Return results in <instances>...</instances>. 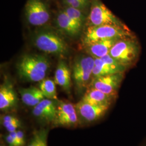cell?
<instances>
[{
	"label": "cell",
	"mask_w": 146,
	"mask_h": 146,
	"mask_svg": "<svg viewBox=\"0 0 146 146\" xmlns=\"http://www.w3.org/2000/svg\"><path fill=\"white\" fill-rule=\"evenodd\" d=\"M50 62L47 56L38 54L22 56L17 64L19 76L28 82H40L47 75Z\"/></svg>",
	"instance_id": "obj_1"
},
{
	"label": "cell",
	"mask_w": 146,
	"mask_h": 146,
	"mask_svg": "<svg viewBox=\"0 0 146 146\" xmlns=\"http://www.w3.org/2000/svg\"><path fill=\"white\" fill-rule=\"evenodd\" d=\"M34 45L43 52L64 56L69 52L68 44L56 33L50 30H41L35 33Z\"/></svg>",
	"instance_id": "obj_2"
},
{
	"label": "cell",
	"mask_w": 146,
	"mask_h": 146,
	"mask_svg": "<svg viewBox=\"0 0 146 146\" xmlns=\"http://www.w3.org/2000/svg\"><path fill=\"white\" fill-rule=\"evenodd\" d=\"M133 35L127 27L111 25L88 27L84 34V46L93 42L110 39H122L133 37Z\"/></svg>",
	"instance_id": "obj_3"
},
{
	"label": "cell",
	"mask_w": 146,
	"mask_h": 146,
	"mask_svg": "<svg viewBox=\"0 0 146 146\" xmlns=\"http://www.w3.org/2000/svg\"><path fill=\"white\" fill-rule=\"evenodd\" d=\"M140 51L139 43L133 37L119 40L111 48L109 54L117 62L128 68L137 61Z\"/></svg>",
	"instance_id": "obj_4"
},
{
	"label": "cell",
	"mask_w": 146,
	"mask_h": 146,
	"mask_svg": "<svg viewBox=\"0 0 146 146\" xmlns=\"http://www.w3.org/2000/svg\"><path fill=\"white\" fill-rule=\"evenodd\" d=\"M95 66L93 56H81L75 60L73 68V78L75 88L79 92L88 89L92 80Z\"/></svg>",
	"instance_id": "obj_5"
},
{
	"label": "cell",
	"mask_w": 146,
	"mask_h": 146,
	"mask_svg": "<svg viewBox=\"0 0 146 146\" xmlns=\"http://www.w3.org/2000/svg\"><path fill=\"white\" fill-rule=\"evenodd\" d=\"M87 25L89 27L104 25L126 27L100 0H92Z\"/></svg>",
	"instance_id": "obj_6"
},
{
	"label": "cell",
	"mask_w": 146,
	"mask_h": 146,
	"mask_svg": "<svg viewBox=\"0 0 146 146\" xmlns=\"http://www.w3.org/2000/svg\"><path fill=\"white\" fill-rule=\"evenodd\" d=\"M25 11L27 20L32 26H43L50 17L48 7L42 0H28Z\"/></svg>",
	"instance_id": "obj_7"
},
{
	"label": "cell",
	"mask_w": 146,
	"mask_h": 146,
	"mask_svg": "<svg viewBox=\"0 0 146 146\" xmlns=\"http://www.w3.org/2000/svg\"><path fill=\"white\" fill-rule=\"evenodd\" d=\"M123 78L124 73L96 77L92 80L88 88H94L105 94L116 96Z\"/></svg>",
	"instance_id": "obj_8"
},
{
	"label": "cell",
	"mask_w": 146,
	"mask_h": 146,
	"mask_svg": "<svg viewBox=\"0 0 146 146\" xmlns=\"http://www.w3.org/2000/svg\"><path fill=\"white\" fill-rule=\"evenodd\" d=\"M79 120L85 123H91L102 117L109 107L91 104L81 100L75 105Z\"/></svg>",
	"instance_id": "obj_9"
},
{
	"label": "cell",
	"mask_w": 146,
	"mask_h": 146,
	"mask_svg": "<svg viewBox=\"0 0 146 146\" xmlns=\"http://www.w3.org/2000/svg\"><path fill=\"white\" fill-rule=\"evenodd\" d=\"M32 113L37 119L53 124L57 114V102L54 100L44 99L34 107Z\"/></svg>",
	"instance_id": "obj_10"
},
{
	"label": "cell",
	"mask_w": 146,
	"mask_h": 146,
	"mask_svg": "<svg viewBox=\"0 0 146 146\" xmlns=\"http://www.w3.org/2000/svg\"><path fill=\"white\" fill-rule=\"evenodd\" d=\"M17 96L12 84L5 81L0 87L1 110L8 111L13 110L17 107Z\"/></svg>",
	"instance_id": "obj_11"
},
{
	"label": "cell",
	"mask_w": 146,
	"mask_h": 146,
	"mask_svg": "<svg viewBox=\"0 0 146 146\" xmlns=\"http://www.w3.org/2000/svg\"><path fill=\"white\" fill-rule=\"evenodd\" d=\"M94 66L92 79L96 77L117 73H124L127 67L116 61L113 63L104 62L100 58H94Z\"/></svg>",
	"instance_id": "obj_12"
},
{
	"label": "cell",
	"mask_w": 146,
	"mask_h": 146,
	"mask_svg": "<svg viewBox=\"0 0 146 146\" xmlns=\"http://www.w3.org/2000/svg\"><path fill=\"white\" fill-rule=\"evenodd\" d=\"M115 98L114 96L105 94L99 90L89 87L81 100L89 104L110 107Z\"/></svg>",
	"instance_id": "obj_13"
},
{
	"label": "cell",
	"mask_w": 146,
	"mask_h": 146,
	"mask_svg": "<svg viewBox=\"0 0 146 146\" xmlns=\"http://www.w3.org/2000/svg\"><path fill=\"white\" fill-rule=\"evenodd\" d=\"M118 39H110L93 42L84 45L85 50L94 58H101L109 54Z\"/></svg>",
	"instance_id": "obj_14"
},
{
	"label": "cell",
	"mask_w": 146,
	"mask_h": 146,
	"mask_svg": "<svg viewBox=\"0 0 146 146\" xmlns=\"http://www.w3.org/2000/svg\"><path fill=\"white\" fill-rule=\"evenodd\" d=\"M54 81L67 93L70 92L72 86L71 72L68 65L64 61L61 60L58 63Z\"/></svg>",
	"instance_id": "obj_15"
},
{
	"label": "cell",
	"mask_w": 146,
	"mask_h": 146,
	"mask_svg": "<svg viewBox=\"0 0 146 146\" xmlns=\"http://www.w3.org/2000/svg\"><path fill=\"white\" fill-rule=\"evenodd\" d=\"M56 21L58 27L70 36L78 35L82 27L70 18L63 11L58 14Z\"/></svg>",
	"instance_id": "obj_16"
},
{
	"label": "cell",
	"mask_w": 146,
	"mask_h": 146,
	"mask_svg": "<svg viewBox=\"0 0 146 146\" xmlns=\"http://www.w3.org/2000/svg\"><path fill=\"white\" fill-rule=\"evenodd\" d=\"M19 93L22 102L31 107H35L45 99V96L40 89L34 86L27 88L20 89Z\"/></svg>",
	"instance_id": "obj_17"
},
{
	"label": "cell",
	"mask_w": 146,
	"mask_h": 146,
	"mask_svg": "<svg viewBox=\"0 0 146 146\" xmlns=\"http://www.w3.org/2000/svg\"><path fill=\"white\" fill-rule=\"evenodd\" d=\"M39 88L46 99L57 100L56 83L51 79L44 78L40 82Z\"/></svg>",
	"instance_id": "obj_18"
},
{
	"label": "cell",
	"mask_w": 146,
	"mask_h": 146,
	"mask_svg": "<svg viewBox=\"0 0 146 146\" xmlns=\"http://www.w3.org/2000/svg\"><path fill=\"white\" fill-rule=\"evenodd\" d=\"M48 130L41 128L35 131L27 146H47Z\"/></svg>",
	"instance_id": "obj_19"
},
{
	"label": "cell",
	"mask_w": 146,
	"mask_h": 146,
	"mask_svg": "<svg viewBox=\"0 0 146 146\" xmlns=\"http://www.w3.org/2000/svg\"><path fill=\"white\" fill-rule=\"evenodd\" d=\"M78 121L79 119L76 111L70 114L56 118L53 124L58 126L72 127L77 125Z\"/></svg>",
	"instance_id": "obj_20"
},
{
	"label": "cell",
	"mask_w": 146,
	"mask_h": 146,
	"mask_svg": "<svg viewBox=\"0 0 146 146\" xmlns=\"http://www.w3.org/2000/svg\"><path fill=\"white\" fill-rule=\"evenodd\" d=\"M63 11L74 21H75L82 26H83L85 20V16L82 11L69 6H66Z\"/></svg>",
	"instance_id": "obj_21"
},
{
	"label": "cell",
	"mask_w": 146,
	"mask_h": 146,
	"mask_svg": "<svg viewBox=\"0 0 146 146\" xmlns=\"http://www.w3.org/2000/svg\"><path fill=\"white\" fill-rule=\"evenodd\" d=\"M92 0H63V2L66 6L71 7L81 11L86 9Z\"/></svg>",
	"instance_id": "obj_22"
},
{
	"label": "cell",
	"mask_w": 146,
	"mask_h": 146,
	"mask_svg": "<svg viewBox=\"0 0 146 146\" xmlns=\"http://www.w3.org/2000/svg\"><path fill=\"white\" fill-rule=\"evenodd\" d=\"M21 124L20 122V121H18L15 122H13L11 125H8L5 128L6 130L8 131L9 133L11 132V131H17L19 128H20Z\"/></svg>",
	"instance_id": "obj_23"
},
{
	"label": "cell",
	"mask_w": 146,
	"mask_h": 146,
	"mask_svg": "<svg viewBox=\"0 0 146 146\" xmlns=\"http://www.w3.org/2000/svg\"><path fill=\"white\" fill-rule=\"evenodd\" d=\"M17 133V140L20 146H23L25 145V134L22 131L17 130L16 131Z\"/></svg>",
	"instance_id": "obj_24"
},
{
	"label": "cell",
	"mask_w": 146,
	"mask_h": 146,
	"mask_svg": "<svg viewBox=\"0 0 146 146\" xmlns=\"http://www.w3.org/2000/svg\"><path fill=\"white\" fill-rule=\"evenodd\" d=\"M5 139L6 142L9 146H19L17 141L9 134L5 136Z\"/></svg>",
	"instance_id": "obj_25"
},
{
	"label": "cell",
	"mask_w": 146,
	"mask_h": 146,
	"mask_svg": "<svg viewBox=\"0 0 146 146\" xmlns=\"http://www.w3.org/2000/svg\"><path fill=\"white\" fill-rule=\"evenodd\" d=\"M19 119L13 115H7L2 116L1 118V122H13L18 121Z\"/></svg>",
	"instance_id": "obj_26"
},
{
	"label": "cell",
	"mask_w": 146,
	"mask_h": 146,
	"mask_svg": "<svg viewBox=\"0 0 146 146\" xmlns=\"http://www.w3.org/2000/svg\"></svg>",
	"instance_id": "obj_27"
},
{
	"label": "cell",
	"mask_w": 146,
	"mask_h": 146,
	"mask_svg": "<svg viewBox=\"0 0 146 146\" xmlns=\"http://www.w3.org/2000/svg\"></svg>",
	"instance_id": "obj_28"
}]
</instances>
